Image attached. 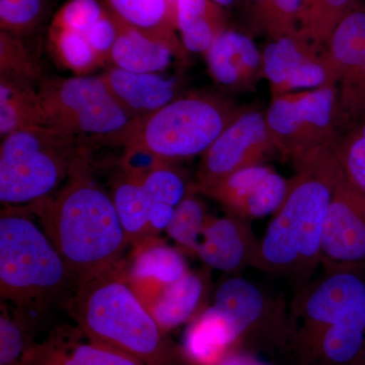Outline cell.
<instances>
[{
  "label": "cell",
  "mask_w": 365,
  "mask_h": 365,
  "mask_svg": "<svg viewBox=\"0 0 365 365\" xmlns=\"http://www.w3.org/2000/svg\"><path fill=\"white\" fill-rule=\"evenodd\" d=\"M175 207L169 204L151 201L150 211V225L151 234L155 235L158 232L167 230L169 227L173 215H174Z\"/></svg>",
  "instance_id": "f35d334b"
},
{
  "label": "cell",
  "mask_w": 365,
  "mask_h": 365,
  "mask_svg": "<svg viewBox=\"0 0 365 365\" xmlns=\"http://www.w3.org/2000/svg\"><path fill=\"white\" fill-rule=\"evenodd\" d=\"M49 41L62 66L78 76H86L104 66L85 35L50 26Z\"/></svg>",
  "instance_id": "f1b7e54d"
},
{
  "label": "cell",
  "mask_w": 365,
  "mask_h": 365,
  "mask_svg": "<svg viewBox=\"0 0 365 365\" xmlns=\"http://www.w3.org/2000/svg\"><path fill=\"white\" fill-rule=\"evenodd\" d=\"M0 317V365H11L23 351L24 340L21 327L9 317L1 302Z\"/></svg>",
  "instance_id": "8d00e7d4"
},
{
  "label": "cell",
  "mask_w": 365,
  "mask_h": 365,
  "mask_svg": "<svg viewBox=\"0 0 365 365\" xmlns=\"http://www.w3.org/2000/svg\"><path fill=\"white\" fill-rule=\"evenodd\" d=\"M23 38L0 30V76L35 86L43 81L42 69Z\"/></svg>",
  "instance_id": "83f0119b"
},
{
  "label": "cell",
  "mask_w": 365,
  "mask_h": 365,
  "mask_svg": "<svg viewBox=\"0 0 365 365\" xmlns=\"http://www.w3.org/2000/svg\"><path fill=\"white\" fill-rule=\"evenodd\" d=\"M360 365H365V355H364V360H362L361 364H360Z\"/></svg>",
  "instance_id": "ee69618b"
},
{
  "label": "cell",
  "mask_w": 365,
  "mask_h": 365,
  "mask_svg": "<svg viewBox=\"0 0 365 365\" xmlns=\"http://www.w3.org/2000/svg\"><path fill=\"white\" fill-rule=\"evenodd\" d=\"M143 184L150 201L169 204L176 208L189 192L190 184L174 163L163 162L139 181Z\"/></svg>",
  "instance_id": "d6a6232c"
},
{
  "label": "cell",
  "mask_w": 365,
  "mask_h": 365,
  "mask_svg": "<svg viewBox=\"0 0 365 365\" xmlns=\"http://www.w3.org/2000/svg\"><path fill=\"white\" fill-rule=\"evenodd\" d=\"M118 28L114 14L107 7L104 16L86 33V37L103 63L109 62L110 53L117 39Z\"/></svg>",
  "instance_id": "74e56055"
},
{
  "label": "cell",
  "mask_w": 365,
  "mask_h": 365,
  "mask_svg": "<svg viewBox=\"0 0 365 365\" xmlns=\"http://www.w3.org/2000/svg\"><path fill=\"white\" fill-rule=\"evenodd\" d=\"M289 342L304 365H357L365 355V278L332 269L302 285L289 307Z\"/></svg>",
  "instance_id": "3957f363"
},
{
  "label": "cell",
  "mask_w": 365,
  "mask_h": 365,
  "mask_svg": "<svg viewBox=\"0 0 365 365\" xmlns=\"http://www.w3.org/2000/svg\"><path fill=\"white\" fill-rule=\"evenodd\" d=\"M107 11L100 0H68L53 18L51 28L86 35Z\"/></svg>",
  "instance_id": "836d02e7"
},
{
  "label": "cell",
  "mask_w": 365,
  "mask_h": 365,
  "mask_svg": "<svg viewBox=\"0 0 365 365\" xmlns=\"http://www.w3.org/2000/svg\"><path fill=\"white\" fill-rule=\"evenodd\" d=\"M215 365H267L248 353L234 351Z\"/></svg>",
  "instance_id": "60d3db41"
},
{
  "label": "cell",
  "mask_w": 365,
  "mask_h": 365,
  "mask_svg": "<svg viewBox=\"0 0 365 365\" xmlns=\"http://www.w3.org/2000/svg\"><path fill=\"white\" fill-rule=\"evenodd\" d=\"M76 136L31 127L2 138L0 146V201L23 207L52 195L91 150Z\"/></svg>",
  "instance_id": "52a82bcc"
},
{
  "label": "cell",
  "mask_w": 365,
  "mask_h": 365,
  "mask_svg": "<svg viewBox=\"0 0 365 365\" xmlns=\"http://www.w3.org/2000/svg\"><path fill=\"white\" fill-rule=\"evenodd\" d=\"M213 307L222 313L242 339L247 335H267L287 342L289 309L245 278H228L218 287Z\"/></svg>",
  "instance_id": "9a60e30c"
},
{
  "label": "cell",
  "mask_w": 365,
  "mask_h": 365,
  "mask_svg": "<svg viewBox=\"0 0 365 365\" xmlns=\"http://www.w3.org/2000/svg\"><path fill=\"white\" fill-rule=\"evenodd\" d=\"M101 78L130 120L150 116L179 98L177 78L139 73L110 66Z\"/></svg>",
  "instance_id": "ffe728a7"
},
{
  "label": "cell",
  "mask_w": 365,
  "mask_h": 365,
  "mask_svg": "<svg viewBox=\"0 0 365 365\" xmlns=\"http://www.w3.org/2000/svg\"><path fill=\"white\" fill-rule=\"evenodd\" d=\"M53 0H0V29L21 37L37 33L47 20Z\"/></svg>",
  "instance_id": "1f68e13d"
},
{
  "label": "cell",
  "mask_w": 365,
  "mask_h": 365,
  "mask_svg": "<svg viewBox=\"0 0 365 365\" xmlns=\"http://www.w3.org/2000/svg\"><path fill=\"white\" fill-rule=\"evenodd\" d=\"M216 4L223 7H228L235 4V0H213Z\"/></svg>",
  "instance_id": "b9f144b4"
},
{
  "label": "cell",
  "mask_w": 365,
  "mask_h": 365,
  "mask_svg": "<svg viewBox=\"0 0 365 365\" xmlns=\"http://www.w3.org/2000/svg\"><path fill=\"white\" fill-rule=\"evenodd\" d=\"M321 266L332 269L365 268V195L343 178L324 223Z\"/></svg>",
  "instance_id": "4fadbf2b"
},
{
  "label": "cell",
  "mask_w": 365,
  "mask_h": 365,
  "mask_svg": "<svg viewBox=\"0 0 365 365\" xmlns=\"http://www.w3.org/2000/svg\"><path fill=\"white\" fill-rule=\"evenodd\" d=\"M208 215L205 206L197 198L196 194L191 192H188L184 200L175 208L167 232L184 253L196 256Z\"/></svg>",
  "instance_id": "4dcf8cb0"
},
{
  "label": "cell",
  "mask_w": 365,
  "mask_h": 365,
  "mask_svg": "<svg viewBox=\"0 0 365 365\" xmlns=\"http://www.w3.org/2000/svg\"><path fill=\"white\" fill-rule=\"evenodd\" d=\"M59 365H141L138 360L119 350L96 343L79 344L66 355Z\"/></svg>",
  "instance_id": "e575fe53"
},
{
  "label": "cell",
  "mask_w": 365,
  "mask_h": 365,
  "mask_svg": "<svg viewBox=\"0 0 365 365\" xmlns=\"http://www.w3.org/2000/svg\"><path fill=\"white\" fill-rule=\"evenodd\" d=\"M357 4V0H302L299 33L327 49L336 26Z\"/></svg>",
  "instance_id": "4316f807"
},
{
  "label": "cell",
  "mask_w": 365,
  "mask_h": 365,
  "mask_svg": "<svg viewBox=\"0 0 365 365\" xmlns=\"http://www.w3.org/2000/svg\"><path fill=\"white\" fill-rule=\"evenodd\" d=\"M37 91L40 127L60 135L106 143L131 121L100 76L43 79Z\"/></svg>",
  "instance_id": "ba28073f"
},
{
  "label": "cell",
  "mask_w": 365,
  "mask_h": 365,
  "mask_svg": "<svg viewBox=\"0 0 365 365\" xmlns=\"http://www.w3.org/2000/svg\"><path fill=\"white\" fill-rule=\"evenodd\" d=\"M265 118L276 150L297 168L317 151L337 141V86L329 83L272 98Z\"/></svg>",
  "instance_id": "9c48e42d"
},
{
  "label": "cell",
  "mask_w": 365,
  "mask_h": 365,
  "mask_svg": "<svg viewBox=\"0 0 365 365\" xmlns=\"http://www.w3.org/2000/svg\"><path fill=\"white\" fill-rule=\"evenodd\" d=\"M288 189L289 180L264 163L237 170L207 186L194 182L189 186L191 193L207 196L228 212L247 220L273 215L284 202Z\"/></svg>",
  "instance_id": "5bb4252c"
},
{
  "label": "cell",
  "mask_w": 365,
  "mask_h": 365,
  "mask_svg": "<svg viewBox=\"0 0 365 365\" xmlns=\"http://www.w3.org/2000/svg\"><path fill=\"white\" fill-rule=\"evenodd\" d=\"M302 0H272L265 34L271 40L299 32Z\"/></svg>",
  "instance_id": "d590c367"
},
{
  "label": "cell",
  "mask_w": 365,
  "mask_h": 365,
  "mask_svg": "<svg viewBox=\"0 0 365 365\" xmlns=\"http://www.w3.org/2000/svg\"><path fill=\"white\" fill-rule=\"evenodd\" d=\"M230 322L215 307L192 319L184 336V352L199 365H215L241 341Z\"/></svg>",
  "instance_id": "7402d4cb"
},
{
  "label": "cell",
  "mask_w": 365,
  "mask_h": 365,
  "mask_svg": "<svg viewBox=\"0 0 365 365\" xmlns=\"http://www.w3.org/2000/svg\"><path fill=\"white\" fill-rule=\"evenodd\" d=\"M111 197L129 245L155 237L150 225V198L138 180L121 170L115 178Z\"/></svg>",
  "instance_id": "cb8c5ba5"
},
{
  "label": "cell",
  "mask_w": 365,
  "mask_h": 365,
  "mask_svg": "<svg viewBox=\"0 0 365 365\" xmlns=\"http://www.w3.org/2000/svg\"><path fill=\"white\" fill-rule=\"evenodd\" d=\"M165 2H168V4H170L173 7H175L176 9L177 6V0H165ZM177 11V9H176Z\"/></svg>",
  "instance_id": "7bdbcfd3"
},
{
  "label": "cell",
  "mask_w": 365,
  "mask_h": 365,
  "mask_svg": "<svg viewBox=\"0 0 365 365\" xmlns=\"http://www.w3.org/2000/svg\"><path fill=\"white\" fill-rule=\"evenodd\" d=\"M274 151L277 150L265 112L245 107L201 155L193 182L198 186L213 184L237 170L261 165Z\"/></svg>",
  "instance_id": "30bf717a"
},
{
  "label": "cell",
  "mask_w": 365,
  "mask_h": 365,
  "mask_svg": "<svg viewBox=\"0 0 365 365\" xmlns=\"http://www.w3.org/2000/svg\"><path fill=\"white\" fill-rule=\"evenodd\" d=\"M334 150L346 179L365 195V115L342 128Z\"/></svg>",
  "instance_id": "f546056e"
},
{
  "label": "cell",
  "mask_w": 365,
  "mask_h": 365,
  "mask_svg": "<svg viewBox=\"0 0 365 365\" xmlns=\"http://www.w3.org/2000/svg\"><path fill=\"white\" fill-rule=\"evenodd\" d=\"M114 16L118 36L110 53L111 66L139 73H160L170 66L173 58L182 64L189 61L181 40L146 32Z\"/></svg>",
  "instance_id": "ac0fdd59"
},
{
  "label": "cell",
  "mask_w": 365,
  "mask_h": 365,
  "mask_svg": "<svg viewBox=\"0 0 365 365\" xmlns=\"http://www.w3.org/2000/svg\"><path fill=\"white\" fill-rule=\"evenodd\" d=\"M259 242L247 218L228 211L222 217L208 215L196 256L206 267L239 273L253 266Z\"/></svg>",
  "instance_id": "2e32d148"
},
{
  "label": "cell",
  "mask_w": 365,
  "mask_h": 365,
  "mask_svg": "<svg viewBox=\"0 0 365 365\" xmlns=\"http://www.w3.org/2000/svg\"><path fill=\"white\" fill-rule=\"evenodd\" d=\"M338 93L340 131L365 115V6L341 20L327 47Z\"/></svg>",
  "instance_id": "8fae6325"
},
{
  "label": "cell",
  "mask_w": 365,
  "mask_h": 365,
  "mask_svg": "<svg viewBox=\"0 0 365 365\" xmlns=\"http://www.w3.org/2000/svg\"><path fill=\"white\" fill-rule=\"evenodd\" d=\"M262 53L272 98L335 83L327 49L299 32L271 40Z\"/></svg>",
  "instance_id": "7c38bea8"
},
{
  "label": "cell",
  "mask_w": 365,
  "mask_h": 365,
  "mask_svg": "<svg viewBox=\"0 0 365 365\" xmlns=\"http://www.w3.org/2000/svg\"><path fill=\"white\" fill-rule=\"evenodd\" d=\"M204 55L209 76L230 93L254 91L265 78L263 53L247 34L227 29Z\"/></svg>",
  "instance_id": "e0dca14e"
},
{
  "label": "cell",
  "mask_w": 365,
  "mask_h": 365,
  "mask_svg": "<svg viewBox=\"0 0 365 365\" xmlns=\"http://www.w3.org/2000/svg\"><path fill=\"white\" fill-rule=\"evenodd\" d=\"M127 279L139 299L150 306L167 285L176 282L190 269L181 249L168 246L158 237H150L133 246Z\"/></svg>",
  "instance_id": "d6986e66"
},
{
  "label": "cell",
  "mask_w": 365,
  "mask_h": 365,
  "mask_svg": "<svg viewBox=\"0 0 365 365\" xmlns=\"http://www.w3.org/2000/svg\"><path fill=\"white\" fill-rule=\"evenodd\" d=\"M287 198L259 242L252 267L304 285L321 266V241L334 192L344 178L334 145L300 163Z\"/></svg>",
  "instance_id": "7a4b0ae2"
},
{
  "label": "cell",
  "mask_w": 365,
  "mask_h": 365,
  "mask_svg": "<svg viewBox=\"0 0 365 365\" xmlns=\"http://www.w3.org/2000/svg\"><path fill=\"white\" fill-rule=\"evenodd\" d=\"M177 26L187 51H207L216 38L227 30L225 7L213 0H177Z\"/></svg>",
  "instance_id": "603a6c76"
},
{
  "label": "cell",
  "mask_w": 365,
  "mask_h": 365,
  "mask_svg": "<svg viewBox=\"0 0 365 365\" xmlns=\"http://www.w3.org/2000/svg\"><path fill=\"white\" fill-rule=\"evenodd\" d=\"M272 0H249L252 25L258 32L265 33L266 24Z\"/></svg>",
  "instance_id": "ab89813d"
},
{
  "label": "cell",
  "mask_w": 365,
  "mask_h": 365,
  "mask_svg": "<svg viewBox=\"0 0 365 365\" xmlns=\"http://www.w3.org/2000/svg\"><path fill=\"white\" fill-rule=\"evenodd\" d=\"M206 273L189 270L182 278L167 285L148 307L163 331L191 322L206 309L208 294Z\"/></svg>",
  "instance_id": "44dd1931"
},
{
  "label": "cell",
  "mask_w": 365,
  "mask_h": 365,
  "mask_svg": "<svg viewBox=\"0 0 365 365\" xmlns=\"http://www.w3.org/2000/svg\"><path fill=\"white\" fill-rule=\"evenodd\" d=\"M244 108L220 93L191 91L150 116L131 120L106 143L170 163L201 157Z\"/></svg>",
  "instance_id": "5b68a950"
},
{
  "label": "cell",
  "mask_w": 365,
  "mask_h": 365,
  "mask_svg": "<svg viewBox=\"0 0 365 365\" xmlns=\"http://www.w3.org/2000/svg\"><path fill=\"white\" fill-rule=\"evenodd\" d=\"M76 284L41 225L24 212L0 218V292L19 311H44Z\"/></svg>",
  "instance_id": "8992f818"
},
{
  "label": "cell",
  "mask_w": 365,
  "mask_h": 365,
  "mask_svg": "<svg viewBox=\"0 0 365 365\" xmlns=\"http://www.w3.org/2000/svg\"><path fill=\"white\" fill-rule=\"evenodd\" d=\"M68 311L96 342L137 360L162 361L163 330L134 292L123 262L76 287Z\"/></svg>",
  "instance_id": "277c9868"
},
{
  "label": "cell",
  "mask_w": 365,
  "mask_h": 365,
  "mask_svg": "<svg viewBox=\"0 0 365 365\" xmlns=\"http://www.w3.org/2000/svg\"><path fill=\"white\" fill-rule=\"evenodd\" d=\"M40 126L35 86L0 76V135Z\"/></svg>",
  "instance_id": "d4e9b609"
},
{
  "label": "cell",
  "mask_w": 365,
  "mask_h": 365,
  "mask_svg": "<svg viewBox=\"0 0 365 365\" xmlns=\"http://www.w3.org/2000/svg\"><path fill=\"white\" fill-rule=\"evenodd\" d=\"M105 4L129 25L169 39L180 40L176 34V9L165 0H105Z\"/></svg>",
  "instance_id": "484cf974"
},
{
  "label": "cell",
  "mask_w": 365,
  "mask_h": 365,
  "mask_svg": "<svg viewBox=\"0 0 365 365\" xmlns=\"http://www.w3.org/2000/svg\"><path fill=\"white\" fill-rule=\"evenodd\" d=\"M21 208L38 218L76 287L122 263L128 240L111 195L93 179L91 150L57 193Z\"/></svg>",
  "instance_id": "6da1fadb"
}]
</instances>
